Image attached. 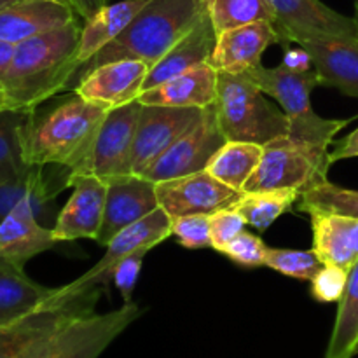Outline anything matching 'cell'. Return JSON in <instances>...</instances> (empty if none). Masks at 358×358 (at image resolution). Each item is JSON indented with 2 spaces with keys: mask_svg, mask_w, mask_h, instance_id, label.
<instances>
[{
  "mask_svg": "<svg viewBox=\"0 0 358 358\" xmlns=\"http://www.w3.org/2000/svg\"><path fill=\"white\" fill-rule=\"evenodd\" d=\"M313 248L318 261L325 266L352 271L358 262V219L334 215V213H311Z\"/></svg>",
  "mask_w": 358,
  "mask_h": 358,
  "instance_id": "cb8c5ba5",
  "label": "cell"
},
{
  "mask_svg": "<svg viewBox=\"0 0 358 358\" xmlns=\"http://www.w3.org/2000/svg\"><path fill=\"white\" fill-rule=\"evenodd\" d=\"M171 236L187 250H199V248H212L210 241V224L206 213L196 215H184L171 219Z\"/></svg>",
  "mask_w": 358,
  "mask_h": 358,
  "instance_id": "836d02e7",
  "label": "cell"
},
{
  "mask_svg": "<svg viewBox=\"0 0 358 358\" xmlns=\"http://www.w3.org/2000/svg\"><path fill=\"white\" fill-rule=\"evenodd\" d=\"M217 44V31L213 28L208 10L198 20V23L187 31L182 38H178L166 55L154 66H150L147 79L143 83V91L164 83L170 77L191 70L194 66H201L210 63L213 49ZM142 91V93H143Z\"/></svg>",
  "mask_w": 358,
  "mask_h": 358,
  "instance_id": "7402d4cb",
  "label": "cell"
},
{
  "mask_svg": "<svg viewBox=\"0 0 358 358\" xmlns=\"http://www.w3.org/2000/svg\"><path fill=\"white\" fill-rule=\"evenodd\" d=\"M264 266L275 269L280 275L289 276L294 280L311 282L322 262L315 255L313 250H289V248H271L264 250Z\"/></svg>",
  "mask_w": 358,
  "mask_h": 358,
  "instance_id": "d6a6232c",
  "label": "cell"
},
{
  "mask_svg": "<svg viewBox=\"0 0 358 358\" xmlns=\"http://www.w3.org/2000/svg\"><path fill=\"white\" fill-rule=\"evenodd\" d=\"M299 45L310 52L320 86L358 98V37L324 35Z\"/></svg>",
  "mask_w": 358,
  "mask_h": 358,
  "instance_id": "d6986e66",
  "label": "cell"
},
{
  "mask_svg": "<svg viewBox=\"0 0 358 358\" xmlns=\"http://www.w3.org/2000/svg\"><path fill=\"white\" fill-rule=\"evenodd\" d=\"M147 254H149L147 250L136 252V254L129 255L124 261L119 262L114 271H112V282H114L115 289L119 290L124 303H133V290H135L136 282H138L143 259H145Z\"/></svg>",
  "mask_w": 358,
  "mask_h": 358,
  "instance_id": "74e56055",
  "label": "cell"
},
{
  "mask_svg": "<svg viewBox=\"0 0 358 358\" xmlns=\"http://www.w3.org/2000/svg\"><path fill=\"white\" fill-rule=\"evenodd\" d=\"M285 48V55H283L282 65L287 69L294 70V72H308V70H313V59H311L310 52L299 45L297 49L289 48V42L283 44Z\"/></svg>",
  "mask_w": 358,
  "mask_h": 358,
  "instance_id": "f35d334b",
  "label": "cell"
},
{
  "mask_svg": "<svg viewBox=\"0 0 358 358\" xmlns=\"http://www.w3.org/2000/svg\"><path fill=\"white\" fill-rule=\"evenodd\" d=\"M355 355H358V262L350 271L345 294L339 301L325 358H353Z\"/></svg>",
  "mask_w": 358,
  "mask_h": 358,
  "instance_id": "f1b7e54d",
  "label": "cell"
},
{
  "mask_svg": "<svg viewBox=\"0 0 358 358\" xmlns=\"http://www.w3.org/2000/svg\"><path fill=\"white\" fill-rule=\"evenodd\" d=\"M69 2L84 21L93 16L100 7L105 6V0H69Z\"/></svg>",
  "mask_w": 358,
  "mask_h": 358,
  "instance_id": "60d3db41",
  "label": "cell"
},
{
  "mask_svg": "<svg viewBox=\"0 0 358 358\" xmlns=\"http://www.w3.org/2000/svg\"><path fill=\"white\" fill-rule=\"evenodd\" d=\"M56 290L38 285L21 266L0 257V329L48 306Z\"/></svg>",
  "mask_w": 358,
  "mask_h": 358,
  "instance_id": "d4e9b609",
  "label": "cell"
},
{
  "mask_svg": "<svg viewBox=\"0 0 358 358\" xmlns=\"http://www.w3.org/2000/svg\"><path fill=\"white\" fill-rule=\"evenodd\" d=\"M264 145L227 140L210 159L206 171L227 187L243 192L245 184L261 163Z\"/></svg>",
  "mask_w": 358,
  "mask_h": 358,
  "instance_id": "4316f807",
  "label": "cell"
},
{
  "mask_svg": "<svg viewBox=\"0 0 358 358\" xmlns=\"http://www.w3.org/2000/svg\"><path fill=\"white\" fill-rule=\"evenodd\" d=\"M72 196L56 217L52 236L56 241H73L80 238L96 241L103 224L107 180L98 177L73 178Z\"/></svg>",
  "mask_w": 358,
  "mask_h": 358,
  "instance_id": "e0dca14e",
  "label": "cell"
},
{
  "mask_svg": "<svg viewBox=\"0 0 358 358\" xmlns=\"http://www.w3.org/2000/svg\"><path fill=\"white\" fill-rule=\"evenodd\" d=\"M275 16L283 44H303L315 37H358L355 17H348L325 6L322 0H266Z\"/></svg>",
  "mask_w": 358,
  "mask_h": 358,
  "instance_id": "7c38bea8",
  "label": "cell"
},
{
  "mask_svg": "<svg viewBox=\"0 0 358 358\" xmlns=\"http://www.w3.org/2000/svg\"><path fill=\"white\" fill-rule=\"evenodd\" d=\"M219 72L210 63L170 77L164 83L143 91L136 100L142 105L178 108H206L217 100Z\"/></svg>",
  "mask_w": 358,
  "mask_h": 358,
  "instance_id": "44dd1931",
  "label": "cell"
},
{
  "mask_svg": "<svg viewBox=\"0 0 358 358\" xmlns=\"http://www.w3.org/2000/svg\"><path fill=\"white\" fill-rule=\"evenodd\" d=\"M77 21L16 44L2 79L7 110L31 112L59 91L69 90L79 69L76 52L80 38Z\"/></svg>",
  "mask_w": 358,
  "mask_h": 358,
  "instance_id": "6da1fadb",
  "label": "cell"
},
{
  "mask_svg": "<svg viewBox=\"0 0 358 358\" xmlns=\"http://www.w3.org/2000/svg\"><path fill=\"white\" fill-rule=\"evenodd\" d=\"M56 2H62V3H66V6H70L69 0H56ZM70 7H72V6H70ZM72 9H73V7H72Z\"/></svg>",
  "mask_w": 358,
  "mask_h": 358,
  "instance_id": "bcb514c9",
  "label": "cell"
},
{
  "mask_svg": "<svg viewBox=\"0 0 358 358\" xmlns=\"http://www.w3.org/2000/svg\"><path fill=\"white\" fill-rule=\"evenodd\" d=\"M205 13V0H149L124 31L79 70L76 79L96 66L119 59H140L154 66Z\"/></svg>",
  "mask_w": 358,
  "mask_h": 358,
  "instance_id": "3957f363",
  "label": "cell"
},
{
  "mask_svg": "<svg viewBox=\"0 0 358 358\" xmlns=\"http://www.w3.org/2000/svg\"><path fill=\"white\" fill-rule=\"evenodd\" d=\"M215 108L227 140L268 145L290 131L283 110L268 101L247 73L219 72Z\"/></svg>",
  "mask_w": 358,
  "mask_h": 358,
  "instance_id": "277c9868",
  "label": "cell"
},
{
  "mask_svg": "<svg viewBox=\"0 0 358 358\" xmlns=\"http://www.w3.org/2000/svg\"><path fill=\"white\" fill-rule=\"evenodd\" d=\"M247 76L259 90L278 101L283 114L289 119V135L332 147L334 136L352 121L325 119L313 110L311 93L320 84L315 69L308 72H294L282 63L273 69L259 65L257 69L247 72Z\"/></svg>",
  "mask_w": 358,
  "mask_h": 358,
  "instance_id": "8992f818",
  "label": "cell"
},
{
  "mask_svg": "<svg viewBox=\"0 0 358 358\" xmlns=\"http://www.w3.org/2000/svg\"><path fill=\"white\" fill-rule=\"evenodd\" d=\"M264 250L266 245L261 238L248 233V231H241L231 243L226 245V248L220 254L226 255L234 264L255 269L264 266Z\"/></svg>",
  "mask_w": 358,
  "mask_h": 358,
  "instance_id": "d590c367",
  "label": "cell"
},
{
  "mask_svg": "<svg viewBox=\"0 0 358 358\" xmlns=\"http://www.w3.org/2000/svg\"><path fill=\"white\" fill-rule=\"evenodd\" d=\"M303 192L296 189H269V191L241 192L240 199L233 206L245 224L257 231H266L283 213L292 210L299 203Z\"/></svg>",
  "mask_w": 358,
  "mask_h": 358,
  "instance_id": "83f0119b",
  "label": "cell"
},
{
  "mask_svg": "<svg viewBox=\"0 0 358 358\" xmlns=\"http://www.w3.org/2000/svg\"><path fill=\"white\" fill-rule=\"evenodd\" d=\"M107 184L103 224L96 238L101 247H107L115 234L159 208L156 184L145 177L122 175L110 178Z\"/></svg>",
  "mask_w": 358,
  "mask_h": 358,
  "instance_id": "9a60e30c",
  "label": "cell"
},
{
  "mask_svg": "<svg viewBox=\"0 0 358 358\" xmlns=\"http://www.w3.org/2000/svg\"><path fill=\"white\" fill-rule=\"evenodd\" d=\"M101 287H58L48 306L0 329V358H41L69 322L94 313Z\"/></svg>",
  "mask_w": 358,
  "mask_h": 358,
  "instance_id": "5b68a950",
  "label": "cell"
},
{
  "mask_svg": "<svg viewBox=\"0 0 358 358\" xmlns=\"http://www.w3.org/2000/svg\"><path fill=\"white\" fill-rule=\"evenodd\" d=\"M58 241L52 229L41 226L31 205H21L0 220V257L23 268L42 252L51 250Z\"/></svg>",
  "mask_w": 358,
  "mask_h": 358,
  "instance_id": "603a6c76",
  "label": "cell"
},
{
  "mask_svg": "<svg viewBox=\"0 0 358 358\" xmlns=\"http://www.w3.org/2000/svg\"><path fill=\"white\" fill-rule=\"evenodd\" d=\"M170 236L171 217L163 208H157L145 219L138 220L136 224L115 234L110 243L107 245V252H105L103 257L93 268L87 269L83 276L73 280L72 283L77 287H107L112 280V271L119 262L124 261L129 255L136 254V252H150Z\"/></svg>",
  "mask_w": 358,
  "mask_h": 358,
  "instance_id": "5bb4252c",
  "label": "cell"
},
{
  "mask_svg": "<svg viewBox=\"0 0 358 358\" xmlns=\"http://www.w3.org/2000/svg\"><path fill=\"white\" fill-rule=\"evenodd\" d=\"M76 10L56 0H17L0 10V41L20 44L77 21Z\"/></svg>",
  "mask_w": 358,
  "mask_h": 358,
  "instance_id": "ffe728a7",
  "label": "cell"
},
{
  "mask_svg": "<svg viewBox=\"0 0 358 358\" xmlns=\"http://www.w3.org/2000/svg\"><path fill=\"white\" fill-rule=\"evenodd\" d=\"M226 142L213 103L203 108L201 117L140 177L157 184L206 170L210 159Z\"/></svg>",
  "mask_w": 358,
  "mask_h": 358,
  "instance_id": "30bf717a",
  "label": "cell"
},
{
  "mask_svg": "<svg viewBox=\"0 0 358 358\" xmlns=\"http://www.w3.org/2000/svg\"><path fill=\"white\" fill-rule=\"evenodd\" d=\"M30 112L0 110V182H16L27 177L23 156V126Z\"/></svg>",
  "mask_w": 358,
  "mask_h": 358,
  "instance_id": "f546056e",
  "label": "cell"
},
{
  "mask_svg": "<svg viewBox=\"0 0 358 358\" xmlns=\"http://www.w3.org/2000/svg\"><path fill=\"white\" fill-rule=\"evenodd\" d=\"M110 108L73 93L42 115L31 110L23 126V156L28 166H62L69 171L79 166Z\"/></svg>",
  "mask_w": 358,
  "mask_h": 358,
  "instance_id": "7a4b0ae2",
  "label": "cell"
},
{
  "mask_svg": "<svg viewBox=\"0 0 358 358\" xmlns=\"http://www.w3.org/2000/svg\"><path fill=\"white\" fill-rule=\"evenodd\" d=\"M14 2H17V0H0V10H3V9H6V7L13 6Z\"/></svg>",
  "mask_w": 358,
  "mask_h": 358,
  "instance_id": "7bdbcfd3",
  "label": "cell"
},
{
  "mask_svg": "<svg viewBox=\"0 0 358 358\" xmlns=\"http://www.w3.org/2000/svg\"><path fill=\"white\" fill-rule=\"evenodd\" d=\"M142 315L143 308L135 303H124L108 313L80 315L65 325L41 358H100Z\"/></svg>",
  "mask_w": 358,
  "mask_h": 358,
  "instance_id": "9c48e42d",
  "label": "cell"
},
{
  "mask_svg": "<svg viewBox=\"0 0 358 358\" xmlns=\"http://www.w3.org/2000/svg\"><path fill=\"white\" fill-rule=\"evenodd\" d=\"M149 70L150 66L140 59L105 63L77 77L73 93L87 101L121 107L142 94Z\"/></svg>",
  "mask_w": 358,
  "mask_h": 358,
  "instance_id": "2e32d148",
  "label": "cell"
},
{
  "mask_svg": "<svg viewBox=\"0 0 358 358\" xmlns=\"http://www.w3.org/2000/svg\"><path fill=\"white\" fill-rule=\"evenodd\" d=\"M142 110L138 100L107 112L90 152L79 166L69 171L66 185L77 177H98L103 180L131 175V152L136 124Z\"/></svg>",
  "mask_w": 358,
  "mask_h": 358,
  "instance_id": "ba28073f",
  "label": "cell"
},
{
  "mask_svg": "<svg viewBox=\"0 0 358 358\" xmlns=\"http://www.w3.org/2000/svg\"><path fill=\"white\" fill-rule=\"evenodd\" d=\"M352 157H358V128L355 131L350 133L348 136L339 140V142L332 143L331 152H329V161H331V164L343 159H352Z\"/></svg>",
  "mask_w": 358,
  "mask_h": 358,
  "instance_id": "ab89813d",
  "label": "cell"
},
{
  "mask_svg": "<svg viewBox=\"0 0 358 358\" xmlns=\"http://www.w3.org/2000/svg\"><path fill=\"white\" fill-rule=\"evenodd\" d=\"M14 52H16V44L0 41V87H2L3 76H6L7 70H9L10 62H13L14 58Z\"/></svg>",
  "mask_w": 358,
  "mask_h": 358,
  "instance_id": "b9f144b4",
  "label": "cell"
},
{
  "mask_svg": "<svg viewBox=\"0 0 358 358\" xmlns=\"http://www.w3.org/2000/svg\"><path fill=\"white\" fill-rule=\"evenodd\" d=\"M353 17H355V21H357V24H358V0L355 2V16H353Z\"/></svg>",
  "mask_w": 358,
  "mask_h": 358,
  "instance_id": "f6af8a7d",
  "label": "cell"
},
{
  "mask_svg": "<svg viewBox=\"0 0 358 358\" xmlns=\"http://www.w3.org/2000/svg\"><path fill=\"white\" fill-rule=\"evenodd\" d=\"M203 114V108L142 105L131 152V175H143Z\"/></svg>",
  "mask_w": 358,
  "mask_h": 358,
  "instance_id": "8fae6325",
  "label": "cell"
},
{
  "mask_svg": "<svg viewBox=\"0 0 358 358\" xmlns=\"http://www.w3.org/2000/svg\"><path fill=\"white\" fill-rule=\"evenodd\" d=\"M350 271L338 266H322L311 278V296L324 304L339 303L348 283Z\"/></svg>",
  "mask_w": 358,
  "mask_h": 358,
  "instance_id": "e575fe53",
  "label": "cell"
},
{
  "mask_svg": "<svg viewBox=\"0 0 358 358\" xmlns=\"http://www.w3.org/2000/svg\"><path fill=\"white\" fill-rule=\"evenodd\" d=\"M297 210L303 213H334L358 219V191L331 184L329 180L303 192Z\"/></svg>",
  "mask_w": 358,
  "mask_h": 358,
  "instance_id": "1f68e13d",
  "label": "cell"
},
{
  "mask_svg": "<svg viewBox=\"0 0 358 358\" xmlns=\"http://www.w3.org/2000/svg\"><path fill=\"white\" fill-rule=\"evenodd\" d=\"M157 201L171 219L196 213L219 212L224 208H233L240 199L241 191L227 187L217 180L206 170L184 175L178 178L157 182Z\"/></svg>",
  "mask_w": 358,
  "mask_h": 358,
  "instance_id": "4fadbf2b",
  "label": "cell"
},
{
  "mask_svg": "<svg viewBox=\"0 0 358 358\" xmlns=\"http://www.w3.org/2000/svg\"><path fill=\"white\" fill-rule=\"evenodd\" d=\"M331 145L308 142L285 135L273 140L262 150L261 163L245 184L243 192L269 189H308L327 180Z\"/></svg>",
  "mask_w": 358,
  "mask_h": 358,
  "instance_id": "52a82bcc",
  "label": "cell"
},
{
  "mask_svg": "<svg viewBox=\"0 0 358 358\" xmlns=\"http://www.w3.org/2000/svg\"><path fill=\"white\" fill-rule=\"evenodd\" d=\"M271 44H283V37L268 21L231 28L217 35L210 65L217 72L247 73L261 65L262 55Z\"/></svg>",
  "mask_w": 358,
  "mask_h": 358,
  "instance_id": "ac0fdd59",
  "label": "cell"
},
{
  "mask_svg": "<svg viewBox=\"0 0 358 358\" xmlns=\"http://www.w3.org/2000/svg\"><path fill=\"white\" fill-rule=\"evenodd\" d=\"M147 2L149 0H121L115 3H105L93 16L87 17L84 27L80 28V38L76 52L77 69H83L121 31H124V28L145 7Z\"/></svg>",
  "mask_w": 358,
  "mask_h": 358,
  "instance_id": "484cf974",
  "label": "cell"
},
{
  "mask_svg": "<svg viewBox=\"0 0 358 358\" xmlns=\"http://www.w3.org/2000/svg\"><path fill=\"white\" fill-rule=\"evenodd\" d=\"M210 241L215 252H222L227 243L234 240L241 231H245V220L234 208H224L208 215Z\"/></svg>",
  "mask_w": 358,
  "mask_h": 358,
  "instance_id": "8d00e7d4",
  "label": "cell"
},
{
  "mask_svg": "<svg viewBox=\"0 0 358 358\" xmlns=\"http://www.w3.org/2000/svg\"><path fill=\"white\" fill-rule=\"evenodd\" d=\"M206 10L217 35L243 24L268 21L276 27L275 16L266 0H205Z\"/></svg>",
  "mask_w": 358,
  "mask_h": 358,
  "instance_id": "4dcf8cb0",
  "label": "cell"
},
{
  "mask_svg": "<svg viewBox=\"0 0 358 358\" xmlns=\"http://www.w3.org/2000/svg\"><path fill=\"white\" fill-rule=\"evenodd\" d=\"M0 110H7V107H6V100H3L2 87H0Z\"/></svg>",
  "mask_w": 358,
  "mask_h": 358,
  "instance_id": "ee69618b",
  "label": "cell"
}]
</instances>
